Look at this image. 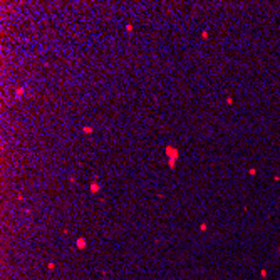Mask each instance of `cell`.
I'll return each instance as SVG.
<instances>
[{
    "instance_id": "7a4b0ae2",
    "label": "cell",
    "mask_w": 280,
    "mask_h": 280,
    "mask_svg": "<svg viewBox=\"0 0 280 280\" xmlns=\"http://www.w3.org/2000/svg\"><path fill=\"white\" fill-rule=\"evenodd\" d=\"M91 191H92V193H97V191H99V183L94 181L92 185H91Z\"/></svg>"
},
{
    "instance_id": "6da1fadb",
    "label": "cell",
    "mask_w": 280,
    "mask_h": 280,
    "mask_svg": "<svg viewBox=\"0 0 280 280\" xmlns=\"http://www.w3.org/2000/svg\"><path fill=\"white\" fill-rule=\"evenodd\" d=\"M166 153H168V156H169V166H171V168H174L176 159H178V149H174V148L168 146V148H166Z\"/></svg>"
},
{
    "instance_id": "3957f363",
    "label": "cell",
    "mask_w": 280,
    "mask_h": 280,
    "mask_svg": "<svg viewBox=\"0 0 280 280\" xmlns=\"http://www.w3.org/2000/svg\"><path fill=\"white\" fill-rule=\"evenodd\" d=\"M79 248H84V245H86V242H84V238H79Z\"/></svg>"
},
{
    "instance_id": "277c9868",
    "label": "cell",
    "mask_w": 280,
    "mask_h": 280,
    "mask_svg": "<svg viewBox=\"0 0 280 280\" xmlns=\"http://www.w3.org/2000/svg\"><path fill=\"white\" fill-rule=\"evenodd\" d=\"M84 133H92V128H89V126H86V128H84Z\"/></svg>"
}]
</instances>
